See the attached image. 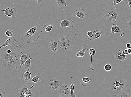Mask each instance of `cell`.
Segmentation results:
<instances>
[{"label":"cell","instance_id":"cell-1","mask_svg":"<svg viewBox=\"0 0 131 97\" xmlns=\"http://www.w3.org/2000/svg\"><path fill=\"white\" fill-rule=\"evenodd\" d=\"M15 44L12 46L5 47L1 49L0 60L5 66L11 71L15 68L19 70L20 69V57L23 54L21 51L20 45L16 46Z\"/></svg>","mask_w":131,"mask_h":97},{"label":"cell","instance_id":"cell-2","mask_svg":"<svg viewBox=\"0 0 131 97\" xmlns=\"http://www.w3.org/2000/svg\"><path fill=\"white\" fill-rule=\"evenodd\" d=\"M106 92L111 95L117 96L123 91L127 89L128 85L122 78L116 76L109 81Z\"/></svg>","mask_w":131,"mask_h":97},{"label":"cell","instance_id":"cell-3","mask_svg":"<svg viewBox=\"0 0 131 97\" xmlns=\"http://www.w3.org/2000/svg\"><path fill=\"white\" fill-rule=\"evenodd\" d=\"M42 31L43 30L41 26L37 24L35 26L23 33L22 36V40L27 44L37 42Z\"/></svg>","mask_w":131,"mask_h":97},{"label":"cell","instance_id":"cell-4","mask_svg":"<svg viewBox=\"0 0 131 97\" xmlns=\"http://www.w3.org/2000/svg\"><path fill=\"white\" fill-rule=\"evenodd\" d=\"M58 43L59 50L63 51L71 50L75 44L72 38L69 35L60 38Z\"/></svg>","mask_w":131,"mask_h":97},{"label":"cell","instance_id":"cell-5","mask_svg":"<svg viewBox=\"0 0 131 97\" xmlns=\"http://www.w3.org/2000/svg\"><path fill=\"white\" fill-rule=\"evenodd\" d=\"M103 13L105 14L104 18L107 20V22L117 23L116 19L119 14L116 11L115 8L113 9H109L105 10Z\"/></svg>","mask_w":131,"mask_h":97},{"label":"cell","instance_id":"cell-6","mask_svg":"<svg viewBox=\"0 0 131 97\" xmlns=\"http://www.w3.org/2000/svg\"><path fill=\"white\" fill-rule=\"evenodd\" d=\"M58 94L60 97H69L71 94V90L69 83L65 82L62 84L59 88Z\"/></svg>","mask_w":131,"mask_h":97},{"label":"cell","instance_id":"cell-7","mask_svg":"<svg viewBox=\"0 0 131 97\" xmlns=\"http://www.w3.org/2000/svg\"><path fill=\"white\" fill-rule=\"evenodd\" d=\"M29 87L28 84H27L24 85L21 87L19 89L18 95L20 97H29L35 96V94L30 92V90L32 88L35 87V85H32L29 90H28Z\"/></svg>","mask_w":131,"mask_h":97},{"label":"cell","instance_id":"cell-8","mask_svg":"<svg viewBox=\"0 0 131 97\" xmlns=\"http://www.w3.org/2000/svg\"><path fill=\"white\" fill-rule=\"evenodd\" d=\"M4 12V16L15 19L16 16L17 11L16 8L11 7L7 8L5 10H1Z\"/></svg>","mask_w":131,"mask_h":97},{"label":"cell","instance_id":"cell-9","mask_svg":"<svg viewBox=\"0 0 131 97\" xmlns=\"http://www.w3.org/2000/svg\"><path fill=\"white\" fill-rule=\"evenodd\" d=\"M74 21L71 19L64 20L61 21L60 24L61 27L70 29L74 27Z\"/></svg>","mask_w":131,"mask_h":97},{"label":"cell","instance_id":"cell-10","mask_svg":"<svg viewBox=\"0 0 131 97\" xmlns=\"http://www.w3.org/2000/svg\"><path fill=\"white\" fill-rule=\"evenodd\" d=\"M49 83L50 86V88H51L52 90L53 91L59 88L62 84L61 82L56 78H54L53 80H50Z\"/></svg>","mask_w":131,"mask_h":97},{"label":"cell","instance_id":"cell-11","mask_svg":"<svg viewBox=\"0 0 131 97\" xmlns=\"http://www.w3.org/2000/svg\"><path fill=\"white\" fill-rule=\"evenodd\" d=\"M96 52V51L91 46L88 47L86 50L87 53L89 54L91 56V60L90 69L92 71H94V69L92 67V57L95 55Z\"/></svg>","mask_w":131,"mask_h":97},{"label":"cell","instance_id":"cell-12","mask_svg":"<svg viewBox=\"0 0 131 97\" xmlns=\"http://www.w3.org/2000/svg\"><path fill=\"white\" fill-rule=\"evenodd\" d=\"M51 50L56 54L58 49H59L58 41L56 39L51 40L49 42Z\"/></svg>","mask_w":131,"mask_h":97},{"label":"cell","instance_id":"cell-13","mask_svg":"<svg viewBox=\"0 0 131 97\" xmlns=\"http://www.w3.org/2000/svg\"><path fill=\"white\" fill-rule=\"evenodd\" d=\"M87 14L83 9L77 8L74 13V16L80 19H85L87 16Z\"/></svg>","mask_w":131,"mask_h":97},{"label":"cell","instance_id":"cell-14","mask_svg":"<svg viewBox=\"0 0 131 97\" xmlns=\"http://www.w3.org/2000/svg\"><path fill=\"white\" fill-rule=\"evenodd\" d=\"M114 57L115 59L120 62L126 59V55L123 53L122 49H120L115 54Z\"/></svg>","mask_w":131,"mask_h":97},{"label":"cell","instance_id":"cell-15","mask_svg":"<svg viewBox=\"0 0 131 97\" xmlns=\"http://www.w3.org/2000/svg\"><path fill=\"white\" fill-rule=\"evenodd\" d=\"M30 69H27V71L24 72L22 75V77L26 84H28L29 83L32 82L31 80L32 72L29 71Z\"/></svg>","mask_w":131,"mask_h":97},{"label":"cell","instance_id":"cell-16","mask_svg":"<svg viewBox=\"0 0 131 97\" xmlns=\"http://www.w3.org/2000/svg\"><path fill=\"white\" fill-rule=\"evenodd\" d=\"M89 47L86 44H85L83 45L82 49L81 50L79 49L77 50L75 53L76 56L78 57H83L84 56L85 51L87 50L88 48Z\"/></svg>","mask_w":131,"mask_h":97},{"label":"cell","instance_id":"cell-17","mask_svg":"<svg viewBox=\"0 0 131 97\" xmlns=\"http://www.w3.org/2000/svg\"><path fill=\"white\" fill-rule=\"evenodd\" d=\"M16 40L14 38V37H9L5 43L1 46V48L3 47L12 46L16 43Z\"/></svg>","mask_w":131,"mask_h":97},{"label":"cell","instance_id":"cell-18","mask_svg":"<svg viewBox=\"0 0 131 97\" xmlns=\"http://www.w3.org/2000/svg\"><path fill=\"white\" fill-rule=\"evenodd\" d=\"M112 27L111 31V34L116 33H122L123 30L122 29L121 27L118 25L117 24H114L112 26Z\"/></svg>","mask_w":131,"mask_h":97},{"label":"cell","instance_id":"cell-19","mask_svg":"<svg viewBox=\"0 0 131 97\" xmlns=\"http://www.w3.org/2000/svg\"><path fill=\"white\" fill-rule=\"evenodd\" d=\"M30 56L29 54H24L21 56L20 60V68L22 67V66L24 63L27 60L30 58Z\"/></svg>","mask_w":131,"mask_h":97},{"label":"cell","instance_id":"cell-20","mask_svg":"<svg viewBox=\"0 0 131 97\" xmlns=\"http://www.w3.org/2000/svg\"><path fill=\"white\" fill-rule=\"evenodd\" d=\"M91 78L87 77H84L81 80L80 83L82 85L86 87L89 85L91 81Z\"/></svg>","mask_w":131,"mask_h":97},{"label":"cell","instance_id":"cell-21","mask_svg":"<svg viewBox=\"0 0 131 97\" xmlns=\"http://www.w3.org/2000/svg\"><path fill=\"white\" fill-rule=\"evenodd\" d=\"M117 96L120 97H131V89L125 90Z\"/></svg>","mask_w":131,"mask_h":97},{"label":"cell","instance_id":"cell-22","mask_svg":"<svg viewBox=\"0 0 131 97\" xmlns=\"http://www.w3.org/2000/svg\"><path fill=\"white\" fill-rule=\"evenodd\" d=\"M43 77L39 73H38L35 76L33 77L31 80L32 82L36 83L41 81Z\"/></svg>","mask_w":131,"mask_h":97},{"label":"cell","instance_id":"cell-23","mask_svg":"<svg viewBox=\"0 0 131 97\" xmlns=\"http://www.w3.org/2000/svg\"><path fill=\"white\" fill-rule=\"evenodd\" d=\"M32 58H31L28 59L24 63L23 66L24 69L26 70L32 68L31 64V63H30V60L32 59Z\"/></svg>","mask_w":131,"mask_h":97},{"label":"cell","instance_id":"cell-24","mask_svg":"<svg viewBox=\"0 0 131 97\" xmlns=\"http://www.w3.org/2000/svg\"><path fill=\"white\" fill-rule=\"evenodd\" d=\"M58 5L60 7L66 6L68 4V0H55Z\"/></svg>","mask_w":131,"mask_h":97},{"label":"cell","instance_id":"cell-25","mask_svg":"<svg viewBox=\"0 0 131 97\" xmlns=\"http://www.w3.org/2000/svg\"><path fill=\"white\" fill-rule=\"evenodd\" d=\"M87 38L88 40L90 41L95 40V34L94 32L89 31L87 33Z\"/></svg>","mask_w":131,"mask_h":97},{"label":"cell","instance_id":"cell-26","mask_svg":"<svg viewBox=\"0 0 131 97\" xmlns=\"http://www.w3.org/2000/svg\"><path fill=\"white\" fill-rule=\"evenodd\" d=\"M53 26V25H48L47 24H46L42 28V29L44 31L46 32H49L52 29Z\"/></svg>","mask_w":131,"mask_h":97},{"label":"cell","instance_id":"cell-27","mask_svg":"<svg viewBox=\"0 0 131 97\" xmlns=\"http://www.w3.org/2000/svg\"><path fill=\"white\" fill-rule=\"evenodd\" d=\"M70 88L71 90V94L70 96V97H75L77 95L74 93V90L75 89V87L74 84L73 83L71 84L70 86Z\"/></svg>","mask_w":131,"mask_h":97},{"label":"cell","instance_id":"cell-28","mask_svg":"<svg viewBox=\"0 0 131 97\" xmlns=\"http://www.w3.org/2000/svg\"><path fill=\"white\" fill-rule=\"evenodd\" d=\"M94 34H95V39L100 38L102 33L101 30L100 29L95 30H94Z\"/></svg>","mask_w":131,"mask_h":97},{"label":"cell","instance_id":"cell-29","mask_svg":"<svg viewBox=\"0 0 131 97\" xmlns=\"http://www.w3.org/2000/svg\"><path fill=\"white\" fill-rule=\"evenodd\" d=\"M5 34L9 37H14L15 36V34L14 31L12 30L10 31L9 29H8L7 31L6 32Z\"/></svg>","mask_w":131,"mask_h":97},{"label":"cell","instance_id":"cell-30","mask_svg":"<svg viewBox=\"0 0 131 97\" xmlns=\"http://www.w3.org/2000/svg\"><path fill=\"white\" fill-rule=\"evenodd\" d=\"M7 97L5 91L4 89L3 88H1L0 89V97Z\"/></svg>","mask_w":131,"mask_h":97},{"label":"cell","instance_id":"cell-31","mask_svg":"<svg viewBox=\"0 0 131 97\" xmlns=\"http://www.w3.org/2000/svg\"><path fill=\"white\" fill-rule=\"evenodd\" d=\"M126 0H112V4L113 6H115L116 4L119 5L122 1H125Z\"/></svg>","mask_w":131,"mask_h":97},{"label":"cell","instance_id":"cell-32","mask_svg":"<svg viewBox=\"0 0 131 97\" xmlns=\"http://www.w3.org/2000/svg\"><path fill=\"white\" fill-rule=\"evenodd\" d=\"M104 68L106 71H109L111 70L112 67L110 64H107L105 66Z\"/></svg>","mask_w":131,"mask_h":97},{"label":"cell","instance_id":"cell-33","mask_svg":"<svg viewBox=\"0 0 131 97\" xmlns=\"http://www.w3.org/2000/svg\"><path fill=\"white\" fill-rule=\"evenodd\" d=\"M39 5L41 7H42L45 4V0H36Z\"/></svg>","mask_w":131,"mask_h":97},{"label":"cell","instance_id":"cell-34","mask_svg":"<svg viewBox=\"0 0 131 97\" xmlns=\"http://www.w3.org/2000/svg\"><path fill=\"white\" fill-rule=\"evenodd\" d=\"M126 1L128 5L129 9L131 11V0H126Z\"/></svg>","mask_w":131,"mask_h":97},{"label":"cell","instance_id":"cell-35","mask_svg":"<svg viewBox=\"0 0 131 97\" xmlns=\"http://www.w3.org/2000/svg\"><path fill=\"white\" fill-rule=\"evenodd\" d=\"M127 23L129 26H131V16L127 20Z\"/></svg>","mask_w":131,"mask_h":97},{"label":"cell","instance_id":"cell-36","mask_svg":"<svg viewBox=\"0 0 131 97\" xmlns=\"http://www.w3.org/2000/svg\"><path fill=\"white\" fill-rule=\"evenodd\" d=\"M126 47L127 48V49H129V48H131V44L129 43H126Z\"/></svg>","mask_w":131,"mask_h":97},{"label":"cell","instance_id":"cell-37","mask_svg":"<svg viewBox=\"0 0 131 97\" xmlns=\"http://www.w3.org/2000/svg\"><path fill=\"white\" fill-rule=\"evenodd\" d=\"M123 53L125 55H127L128 54V53L127 49H125L123 51Z\"/></svg>","mask_w":131,"mask_h":97},{"label":"cell","instance_id":"cell-38","mask_svg":"<svg viewBox=\"0 0 131 97\" xmlns=\"http://www.w3.org/2000/svg\"><path fill=\"white\" fill-rule=\"evenodd\" d=\"M127 51L128 54H131V48H129V49H127Z\"/></svg>","mask_w":131,"mask_h":97},{"label":"cell","instance_id":"cell-39","mask_svg":"<svg viewBox=\"0 0 131 97\" xmlns=\"http://www.w3.org/2000/svg\"></svg>","mask_w":131,"mask_h":97}]
</instances>
